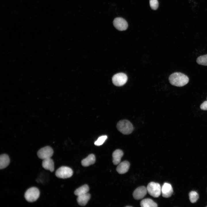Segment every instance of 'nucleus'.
Returning <instances> with one entry per match:
<instances>
[{"instance_id":"5701e85b","label":"nucleus","mask_w":207,"mask_h":207,"mask_svg":"<svg viewBox=\"0 0 207 207\" xmlns=\"http://www.w3.org/2000/svg\"><path fill=\"white\" fill-rule=\"evenodd\" d=\"M200 108L203 110H207V101H204L200 105Z\"/></svg>"},{"instance_id":"0eeeda50","label":"nucleus","mask_w":207,"mask_h":207,"mask_svg":"<svg viewBox=\"0 0 207 207\" xmlns=\"http://www.w3.org/2000/svg\"><path fill=\"white\" fill-rule=\"evenodd\" d=\"M53 151L49 146H46L40 149L37 152L38 157L42 160L50 158L53 156Z\"/></svg>"},{"instance_id":"f257e3e1","label":"nucleus","mask_w":207,"mask_h":207,"mask_svg":"<svg viewBox=\"0 0 207 207\" xmlns=\"http://www.w3.org/2000/svg\"><path fill=\"white\" fill-rule=\"evenodd\" d=\"M169 80L172 85L178 87L183 86L186 85L189 81L188 77L180 72L172 73L169 76Z\"/></svg>"},{"instance_id":"6e6552de","label":"nucleus","mask_w":207,"mask_h":207,"mask_svg":"<svg viewBox=\"0 0 207 207\" xmlns=\"http://www.w3.org/2000/svg\"><path fill=\"white\" fill-rule=\"evenodd\" d=\"M113 23L115 28L120 31L125 30L128 27V24L126 20L120 17H118L114 19Z\"/></svg>"},{"instance_id":"f3484780","label":"nucleus","mask_w":207,"mask_h":207,"mask_svg":"<svg viewBox=\"0 0 207 207\" xmlns=\"http://www.w3.org/2000/svg\"><path fill=\"white\" fill-rule=\"evenodd\" d=\"M140 205L142 207H157V204L152 199L145 198L143 200L140 202Z\"/></svg>"},{"instance_id":"1a4fd4ad","label":"nucleus","mask_w":207,"mask_h":207,"mask_svg":"<svg viewBox=\"0 0 207 207\" xmlns=\"http://www.w3.org/2000/svg\"><path fill=\"white\" fill-rule=\"evenodd\" d=\"M147 188L144 186H141L137 188L133 193V196L136 200L142 199L146 195L147 193Z\"/></svg>"},{"instance_id":"20e7f679","label":"nucleus","mask_w":207,"mask_h":207,"mask_svg":"<svg viewBox=\"0 0 207 207\" xmlns=\"http://www.w3.org/2000/svg\"><path fill=\"white\" fill-rule=\"evenodd\" d=\"M146 188L149 194L154 197H158L161 194V188L160 184L158 183L151 182Z\"/></svg>"},{"instance_id":"f03ea898","label":"nucleus","mask_w":207,"mask_h":207,"mask_svg":"<svg viewBox=\"0 0 207 207\" xmlns=\"http://www.w3.org/2000/svg\"><path fill=\"white\" fill-rule=\"evenodd\" d=\"M116 127L118 130L124 135H129L131 133L133 130L132 124L127 120H120L117 123Z\"/></svg>"},{"instance_id":"9d476101","label":"nucleus","mask_w":207,"mask_h":207,"mask_svg":"<svg viewBox=\"0 0 207 207\" xmlns=\"http://www.w3.org/2000/svg\"><path fill=\"white\" fill-rule=\"evenodd\" d=\"M161 192L162 196L165 198L170 197L173 193V190L171 185L168 183H164L162 187Z\"/></svg>"},{"instance_id":"b1692460","label":"nucleus","mask_w":207,"mask_h":207,"mask_svg":"<svg viewBox=\"0 0 207 207\" xmlns=\"http://www.w3.org/2000/svg\"><path fill=\"white\" fill-rule=\"evenodd\" d=\"M126 207H132V206H126Z\"/></svg>"},{"instance_id":"423d86ee","label":"nucleus","mask_w":207,"mask_h":207,"mask_svg":"<svg viewBox=\"0 0 207 207\" xmlns=\"http://www.w3.org/2000/svg\"><path fill=\"white\" fill-rule=\"evenodd\" d=\"M128 77L126 75L123 73L116 74L112 78V82L115 86L120 87L124 85L127 82Z\"/></svg>"},{"instance_id":"a211bd4d","label":"nucleus","mask_w":207,"mask_h":207,"mask_svg":"<svg viewBox=\"0 0 207 207\" xmlns=\"http://www.w3.org/2000/svg\"><path fill=\"white\" fill-rule=\"evenodd\" d=\"M89 190L88 186L84 185L76 189L74 192V194L77 196L87 193Z\"/></svg>"},{"instance_id":"4468645a","label":"nucleus","mask_w":207,"mask_h":207,"mask_svg":"<svg viewBox=\"0 0 207 207\" xmlns=\"http://www.w3.org/2000/svg\"><path fill=\"white\" fill-rule=\"evenodd\" d=\"M91 198L90 194L88 193L78 196L77 199L78 204L80 206H85Z\"/></svg>"},{"instance_id":"f8f14e48","label":"nucleus","mask_w":207,"mask_h":207,"mask_svg":"<svg viewBox=\"0 0 207 207\" xmlns=\"http://www.w3.org/2000/svg\"><path fill=\"white\" fill-rule=\"evenodd\" d=\"M42 165L45 169L49 170L51 172L54 171V163L53 160L51 158L43 160Z\"/></svg>"},{"instance_id":"7ed1b4c3","label":"nucleus","mask_w":207,"mask_h":207,"mask_svg":"<svg viewBox=\"0 0 207 207\" xmlns=\"http://www.w3.org/2000/svg\"><path fill=\"white\" fill-rule=\"evenodd\" d=\"M40 195V191L36 187H33L28 189L25 192L24 197L26 200L29 202H33L36 201Z\"/></svg>"},{"instance_id":"aec40b11","label":"nucleus","mask_w":207,"mask_h":207,"mask_svg":"<svg viewBox=\"0 0 207 207\" xmlns=\"http://www.w3.org/2000/svg\"><path fill=\"white\" fill-rule=\"evenodd\" d=\"M189 198L190 202L192 203L195 202L199 198L198 193L194 191H191L189 194Z\"/></svg>"},{"instance_id":"412c9836","label":"nucleus","mask_w":207,"mask_h":207,"mask_svg":"<svg viewBox=\"0 0 207 207\" xmlns=\"http://www.w3.org/2000/svg\"><path fill=\"white\" fill-rule=\"evenodd\" d=\"M108 137L107 135H102L99 137L97 140L94 142L95 145L99 146L103 144L107 139Z\"/></svg>"},{"instance_id":"4be33fe9","label":"nucleus","mask_w":207,"mask_h":207,"mask_svg":"<svg viewBox=\"0 0 207 207\" xmlns=\"http://www.w3.org/2000/svg\"><path fill=\"white\" fill-rule=\"evenodd\" d=\"M150 4L151 8L154 10L157 9L158 6V0H150Z\"/></svg>"},{"instance_id":"9b49d317","label":"nucleus","mask_w":207,"mask_h":207,"mask_svg":"<svg viewBox=\"0 0 207 207\" xmlns=\"http://www.w3.org/2000/svg\"><path fill=\"white\" fill-rule=\"evenodd\" d=\"M130 166V164L129 162L124 161L118 164L116 168V171L120 174L125 173L128 171Z\"/></svg>"},{"instance_id":"2eb2a0df","label":"nucleus","mask_w":207,"mask_h":207,"mask_svg":"<svg viewBox=\"0 0 207 207\" xmlns=\"http://www.w3.org/2000/svg\"><path fill=\"white\" fill-rule=\"evenodd\" d=\"M95 161V155L91 154L89 155L86 158L83 160L81 164L83 166L86 167L93 164Z\"/></svg>"},{"instance_id":"393cba45","label":"nucleus","mask_w":207,"mask_h":207,"mask_svg":"<svg viewBox=\"0 0 207 207\" xmlns=\"http://www.w3.org/2000/svg\"></svg>"},{"instance_id":"dca6fc26","label":"nucleus","mask_w":207,"mask_h":207,"mask_svg":"<svg viewBox=\"0 0 207 207\" xmlns=\"http://www.w3.org/2000/svg\"><path fill=\"white\" fill-rule=\"evenodd\" d=\"M10 159L8 156L6 154H1L0 156V169H4L9 164Z\"/></svg>"},{"instance_id":"39448f33","label":"nucleus","mask_w":207,"mask_h":207,"mask_svg":"<svg viewBox=\"0 0 207 207\" xmlns=\"http://www.w3.org/2000/svg\"><path fill=\"white\" fill-rule=\"evenodd\" d=\"M73 174V171L70 168L65 166L59 168L55 173L56 176L58 178L66 179L71 177Z\"/></svg>"},{"instance_id":"6ab92c4d","label":"nucleus","mask_w":207,"mask_h":207,"mask_svg":"<svg viewBox=\"0 0 207 207\" xmlns=\"http://www.w3.org/2000/svg\"><path fill=\"white\" fill-rule=\"evenodd\" d=\"M196 62L199 64L207 66V54L198 57Z\"/></svg>"},{"instance_id":"ddd939ff","label":"nucleus","mask_w":207,"mask_h":207,"mask_svg":"<svg viewBox=\"0 0 207 207\" xmlns=\"http://www.w3.org/2000/svg\"><path fill=\"white\" fill-rule=\"evenodd\" d=\"M123 155V152L121 150L117 149L114 151L112 155L113 162L114 164L116 165L120 163L121 158Z\"/></svg>"}]
</instances>
